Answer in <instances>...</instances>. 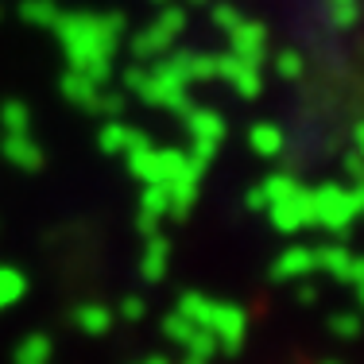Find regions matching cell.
<instances>
[{"label": "cell", "mask_w": 364, "mask_h": 364, "mask_svg": "<svg viewBox=\"0 0 364 364\" xmlns=\"http://www.w3.org/2000/svg\"><path fill=\"white\" fill-rule=\"evenodd\" d=\"M310 218L314 225H322L329 232H345L353 221L360 218V205L353 198V186H337V182H326V186L310 190Z\"/></svg>", "instance_id": "6da1fadb"}, {"label": "cell", "mask_w": 364, "mask_h": 364, "mask_svg": "<svg viewBox=\"0 0 364 364\" xmlns=\"http://www.w3.org/2000/svg\"><path fill=\"white\" fill-rule=\"evenodd\" d=\"M267 205H272V221L279 225L283 232H294V229H302V225H314V218H310V190H302V186H294L291 194L275 198V202H267Z\"/></svg>", "instance_id": "7a4b0ae2"}, {"label": "cell", "mask_w": 364, "mask_h": 364, "mask_svg": "<svg viewBox=\"0 0 364 364\" xmlns=\"http://www.w3.org/2000/svg\"><path fill=\"white\" fill-rule=\"evenodd\" d=\"M264 50H267V31L259 28V23H248V20H240L237 28H232V55L240 58V63H259L264 58Z\"/></svg>", "instance_id": "3957f363"}, {"label": "cell", "mask_w": 364, "mask_h": 364, "mask_svg": "<svg viewBox=\"0 0 364 364\" xmlns=\"http://www.w3.org/2000/svg\"><path fill=\"white\" fill-rule=\"evenodd\" d=\"M353 256L357 252H349L345 245H326V248H318V267L322 272H329L333 279H341V283H349V272H353Z\"/></svg>", "instance_id": "277c9868"}, {"label": "cell", "mask_w": 364, "mask_h": 364, "mask_svg": "<svg viewBox=\"0 0 364 364\" xmlns=\"http://www.w3.org/2000/svg\"><path fill=\"white\" fill-rule=\"evenodd\" d=\"M318 272V252L314 248H287L275 264V275H310Z\"/></svg>", "instance_id": "5b68a950"}, {"label": "cell", "mask_w": 364, "mask_h": 364, "mask_svg": "<svg viewBox=\"0 0 364 364\" xmlns=\"http://www.w3.org/2000/svg\"><path fill=\"white\" fill-rule=\"evenodd\" d=\"M248 144H252V151H259V155H279L283 151V132L275 124H256L252 132H248Z\"/></svg>", "instance_id": "8992f818"}, {"label": "cell", "mask_w": 364, "mask_h": 364, "mask_svg": "<svg viewBox=\"0 0 364 364\" xmlns=\"http://www.w3.org/2000/svg\"><path fill=\"white\" fill-rule=\"evenodd\" d=\"M275 70H279V77H287V82H299L302 77V55H294V50L275 55Z\"/></svg>", "instance_id": "52a82bcc"}, {"label": "cell", "mask_w": 364, "mask_h": 364, "mask_svg": "<svg viewBox=\"0 0 364 364\" xmlns=\"http://www.w3.org/2000/svg\"><path fill=\"white\" fill-rule=\"evenodd\" d=\"M329 326H333V333L337 337H360V314H333V322H329Z\"/></svg>", "instance_id": "ba28073f"}, {"label": "cell", "mask_w": 364, "mask_h": 364, "mask_svg": "<svg viewBox=\"0 0 364 364\" xmlns=\"http://www.w3.org/2000/svg\"><path fill=\"white\" fill-rule=\"evenodd\" d=\"M213 20H218V28H237V23H240V12H237V8H229V4H221V8H213Z\"/></svg>", "instance_id": "9c48e42d"}, {"label": "cell", "mask_w": 364, "mask_h": 364, "mask_svg": "<svg viewBox=\"0 0 364 364\" xmlns=\"http://www.w3.org/2000/svg\"><path fill=\"white\" fill-rule=\"evenodd\" d=\"M341 167H345V175H349L353 182H364V159H360L357 151H349V155H345V163H341Z\"/></svg>", "instance_id": "30bf717a"}, {"label": "cell", "mask_w": 364, "mask_h": 364, "mask_svg": "<svg viewBox=\"0 0 364 364\" xmlns=\"http://www.w3.org/2000/svg\"><path fill=\"white\" fill-rule=\"evenodd\" d=\"M353 151L364 159V117L357 120V128H353Z\"/></svg>", "instance_id": "8fae6325"}, {"label": "cell", "mask_w": 364, "mask_h": 364, "mask_svg": "<svg viewBox=\"0 0 364 364\" xmlns=\"http://www.w3.org/2000/svg\"><path fill=\"white\" fill-rule=\"evenodd\" d=\"M353 198H357V205H360V218H364V182H353Z\"/></svg>", "instance_id": "7c38bea8"}, {"label": "cell", "mask_w": 364, "mask_h": 364, "mask_svg": "<svg viewBox=\"0 0 364 364\" xmlns=\"http://www.w3.org/2000/svg\"><path fill=\"white\" fill-rule=\"evenodd\" d=\"M353 291H357V302H360V314H364V279L353 283Z\"/></svg>", "instance_id": "4fadbf2b"}, {"label": "cell", "mask_w": 364, "mask_h": 364, "mask_svg": "<svg viewBox=\"0 0 364 364\" xmlns=\"http://www.w3.org/2000/svg\"><path fill=\"white\" fill-rule=\"evenodd\" d=\"M329 364H341V360H329Z\"/></svg>", "instance_id": "5bb4252c"}]
</instances>
